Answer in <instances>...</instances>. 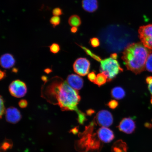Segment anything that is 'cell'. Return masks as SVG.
I'll list each match as a JSON object with an SVG mask.
<instances>
[{
  "label": "cell",
  "mask_w": 152,
  "mask_h": 152,
  "mask_svg": "<svg viewBox=\"0 0 152 152\" xmlns=\"http://www.w3.org/2000/svg\"><path fill=\"white\" fill-rule=\"evenodd\" d=\"M145 127L149 129L152 128V124L149 123H147L145 124Z\"/></svg>",
  "instance_id": "cell-32"
},
{
  "label": "cell",
  "mask_w": 152,
  "mask_h": 152,
  "mask_svg": "<svg viewBox=\"0 0 152 152\" xmlns=\"http://www.w3.org/2000/svg\"><path fill=\"white\" fill-rule=\"evenodd\" d=\"M0 79H1V80L2 79L4 78L5 77L6 75V73L5 72H3L1 70V72H0Z\"/></svg>",
  "instance_id": "cell-28"
},
{
  "label": "cell",
  "mask_w": 152,
  "mask_h": 152,
  "mask_svg": "<svg viewBox=\"0 0 152 152\" xmlns=\"http://www.w3.org/2000/svg\"><path fill=\"white\" fill-rule=\"evenodd\" d=\"M9 88L11 94L16 98H22L27 93L26 83L19 80L12 81L9 85Z\"/></svg>",
  "instance_id": "cell-5"
},
{
  "label": "cell",
  "mask_w": 152,
  "mask_h": 152,
  "mask_svg": "<svg viewBox=\"0 0 152 152\" xmlns=\"http://www.w3.org/2000/svg\"><path fill=\"white\" fill-rule=\"evenodd\" d=\"M73 66L75 73L81 76H85L89 73L90 63L86 58H81L76 60Z\"/></svg>",
  "instance_id": "cell-6"
},
{
  "label": "cell",
  "mask_w": 152,
  "mask_h": 152,
  "mask_svg": "<svg viewBox=\"0 0 152 152\" xmlns=\"http://www.w3.org/2000/svg\"><path fill=\"white\" fill-rule=\"evenodd\" d=\"M111 95L113 98L117 100H120L124 97L125 92L122 87H116L112 89Z\"/></svg>",
  "instance_id": "cell-14"
},
{
  "label": "cell",
  "mask_w": 152,
  "mask_h": 152,
  "mask_svg": "<svg viewBox=\"0 0 152 152\" xmlns=\"http://www.w3.org/2000/svg\"><path fill=\"white\" fill-rule=\"evenodd\" d=\"M82 5L83 9L89 12H94L98 8L97 0H83Z\"/></svg>",
  "instance_id": "cell-13"
},
{
  "label": "cell",
  "mask_w": 152,
  "mask_h": 152,
  "mask_svg": "<svg viewBox=\"0 0 152 152\" xmlns=\"http://www.w3.org/2000/svg\"><path fill=\"white\" fill-rule=\"evenodd\" d=\"M90 43L91 46L94 48L98 47L100 44L99 39L96 37L91 39H90Z\"/></svg>",
  "instance_id": "cell-21"
},
{
  "label": "cell",
  "mask_w": 152,
  "mask_h": 152,
  "mask_svg": "<svg viewBox=\"0 0 152 152\" xmlns=\"http://www.w3.org/2000/svg\"><path fill=\"white\" fill-rule=\"evenodd\" d=\"M66 81L70 86L77 91L80 90L83 86V79L80 76L75 74L68 75Z\"/></svg>",
  "instance_id": "cell-11"
},
{
  "label": "cell",
  "mask_w": 152,
  "mask_h": 152,
  "mask_svg": "<svg viewBox=\"0 0 152 152\" xmlns=\"http://www.w3.org/2000/svg\"><path fill=\"white\" fill-rule=\"evenodd\" d=\"M15 60L12 55L10 54H3L1 57V64L2 67L9 69L15 65Z\"/></svg>",
  "instance_id": "cell-12"
},
{
  "label": "cell",
  "mask_w": 152,
  "mask_h": 152,
  "mask_svg": "<svg viewBox=\"0 0 152 152\" xmlns=\"http://www.w3.org/2000/svg\"><path fill=\"white\" fill-rule=\"evenodd\" d=\"M1 118L2 116L3 115L4 113H5V107L4 106V101L2 98V97L1 96Z\"/></svg>",
  "instance_id": "cell-25"
},
{
  "label": "cell",
  "mask_w": 152,
  "mask_h": 152,
  "mask_svg": "<svg viewBox=\"0 0 152 152\" xmlns=\"http://www.w3.org/2000/svg\"><path fill=\"white\" fill-rule=\"evenodd\" d=\"M136 127L135 123L130 118L123 119L118 126L120 131L127 134H131L134 132Z\"/></svg>",
  "instance_id": "cell-8"
},
{
  "label": "cell",
  "mask_w": 152,
  "mask_h": 152,
  "mask_svg": "<svg viewBox=\"0 0 152 152\" xmlns=\"http://www.w3.org/2000/svg\"><path fill=\"white\" fill-rule=\"evenodd\" d=\"M42 80L45 82H46L48 81L47 77L45 76H43L42 77Z\"/></svg>",
  "instance_id": "cell-35"
},
{
  "label": "cell",
  "mask_w": 152,
  "mask_h": 152,
  "mask_svg": "<svg viewBox=\"0 0 152 152\" xmlns=\"http://www.w3.org/2000/svg\"><path fill=\"white\" fill-rule=\"evenodd\" d=\"M151 104H152V98H151Z\"/></svg>",
  "instance_id": "cell-36"
},
{
  "label": "cell",
  "mask_w": 152,
  "mask_h": 152,
  "mask_svg": "<svg viewBox=\"0 0 152 152\" xmlns=\"http://www.w3.org/2000/svg\"><path fill=\"white\" fill-rule=\"evenodd\" d=\"M77 31L78 28L77 27L74 26V27H72L71 28V31L72 33H77Z\"/></svg>",
  "instance_id": "cell-29"
},
{
  "label": "cell",
  "mask_w": 152,
  "mask_h": 152,
  "mask_svg": "<svg viewBox=\"0 0 152 152\" xmlns=\"http://www.w3.org/2000/svg\"><path fill=\"white\" fill-rule=\"evenodd\" d=\"M151 53L142 42L133 43L125 48L122 58L127 69L137 75L145 70L146 61Z\"/></svg>",
  "instance_id": "cell-2"
},
{
  "label": "cell",
  "mask_w": 152,
  "mask_h": 152,
  "mask_svg": "<svg viewBox=\"0 0 152 152\" xmlns=\"http://www.w3.org/2000/svg\"><path fill=\"white\" fill-rule=\"evenodd\" d=\"M107 106L112 109H115L118 106V102L116 100H113L108 102Z\"/></svg>",
  "instance_id": "cell-22"
},
{
  "label": "cell",
  "mask_w": 152,
  "mask_h": 152,
  "mask_svg": "<svg viewBox=\"0 0 152 152\" xmlns=\"http://www.w3.org/2000/svg\"><path fill=\"white\" fill-rule=\"evenodd\" d=\"M96 76L95 72H91L88 75V78L91 82L94 83L96 78Z\"/></svg>",
  "instance_id": "cell-26"
},
{
  "label": "cell",
  "mask_w": 152,
  "mask_h": 152,
  "mask_svg": "<svg viewBox=\"0 0 152 152\" xmlns=\"http://www.w3.org/2000/svg\"><path fill=\"white\" fill-rule=\"evenodd\" d=\"M148 88H149L150 92H151V94L152 95V80L149 83V85H148Z\"/></svg>",
  "instance_id": "cell-30"
},
{
  "label": "cell",
  "mask_w": 152,
  "mask_h": 152,
  "mask_svg": "<svg viewBox=\"0 0 152 152\" xmlns=\"http://www.w3.org/2000/svg\"><path fill=\"white\" fill-rule=\"evenodd\" d=\"M138 32L141 42L147 48L152 49V24L140 26Z\"/></svg>",
  "instance_id": "cell-4"
},
{
  "label": "cell",
  "mask_w": 152,
  "mask_h": 152,
  "mask_svg": "<svg viewBox=\"0 0 152 152\" xmlns=\"http://www.w3.org/2000/svg\"><path fill=\"white\" fill-rule=\"evenodd\" d=\"M100 62V71L107 77V82L111 81L123 71L118 61L111 57L101 60Z\"/></svg>",
  "instance_id": "cell-3"
},
{
  "label": "cell",
  "mask_w": 152,
  "mask_h": 152,
  "mask_svg": "<svg viewBox=\"0 0 152 152\" xmlns=\"http://www.w3.org/2000/svg\"><path fill=\"white\" fill-rule=\"evenodd\" d=\"M78 115V118L79 123L80 124H83L86 120L85 114L81 112L80 111L77 113Z\"/></svg>",
  "instance_id": "cell-23"
},
{
  "label": "cell",
  "mask_w": 152,
  "mask_h": 152,
  "mask_svg": "<svg viewBox=\"0 0 152 152\" xmlns=\"http://www.w3.org/2000/svg\"><path fill=\"white\" fill-rule=\"evenodd\" d=\"M50 52L53 54H56L58 53L60 50V45L58 44L54 43L49 46Z\"/></svg>",
  "instance_id": "cell-20"
},
{
  "label": "cell",
  "mask_w": 152,
  "mask_h": 152,
  "mask_svg": "<svg viewBox=\"0 0 152 152\" xmlns=\"http://www.w3.org/2000/svg\"><path fill=\"white\" fill-rule=\"evenodd\" d=\"M43 87L42 94L43 98L51 103L58 104L64 110L78 113L77 105L81 100L79 92L64 81L56 77L47 81Z\"/></svg>",
  "instance_id": "cell-1"
},
{
  "label": "cell",
  "mask_w": 152,
  "mask_h": 152,
  "mask_svg": "<svg viewBox=\"0 0 152 152\" xmlns=\"http://www.w3.org/2000/svg\"><path fill=\"white\" fill-rule=\"evenodd\" d=\"M94 113V110L92 109L88 110L87 111V115H92Z\"/></svg>",
  "instance_id": "cell-31"
},
{
  "label": "cell",
  "mask_w": 152,
  "mask_h": 152,
  "mask_svg": "<svg viewBox=\"0 0 152 152\" xmlns=\"http://www.w3.org/2000/svg\"><path fill=\"white\" fill-rule=\"evenodd\" d=\"M107 81V77L104 74L101 73L98 74L97 75L96 80L94 83L98 86L100 87L105 84Z\"/></svg>",
  "instance_id": "cell-16"
},
{
  "label": "cell",
  "mask_w": 152,
  "mask_h": 152,
  "mask_svg": "<svg viewBox=\"0 0 152 152\" xmlns=\"http://www.w3.org/2000/svg\"><path fill=\"white\" fill-rule=\"evenodd\" d=\"M79 46H80L86 52L87 54L89 55L90 56L92 57L95 60L99 62L101 61V59L99 56H97L96 55L94 54V53L91 52V51L89 50L87 48H86L83 46H81V45H80Z\"/></svg>",
  "instance_id": "cell-18"
},
{
  "label": "cell",
  "mask_w": 152,
  "mask_h": 152,
  "mask_svg": "<svg viewBox=\"0 0 152 152\" xmlns=\"http://www.w3.org/2000/svg\"><path fill=\"white\" fill-rule=\"evenodd\" d=\"M111 58L114 59L116 60L118 56L117 54L114 53V54H112L111 55Z\"/></svg>",
  "instance_id": "cell-33"
},
{
  "label": "cell",
  "mask_w": 152,
  "mask_h": 152,
  "mask_svg": "<svg viewBox=\"0 0 152 152\" xmlns=\"http://www.w3.org/2000/svg\"><path fill=\"white\" fill-rule=\"evenodd\" d=\"M68 23L72 27H78L81 24V18L77 15H74L70 17L68 20Z\"/></svg>",
  "instance_id": "cell-15"
},
{
  "label": "cell",
  "mask_w": 152,
  "mask_h": 152,
  "mask_svg": "<svg viewBox=\"0 0 152 152\" xmlns=\"http://www.w3.org/2000/svg\"><path fill=\"white\" fill-rule=\"evenodd\" d=\"M145 69L147 71L152 72V54L151 53L149 55L146 61Z\"/></svg>",
  "instance_id": "cell-17"
},
{
  "label": "cell",
  "mask_w": 152,
  "mask_h": 152,
  "mask_svg": "<svg viewBox=\"0 0 152 152\" xmlns=\"http://www.w3.org/2000/svg\"><path fill=\"white\" fill-rule=\"evenodd\" d=\"M50 23L53 26V27L59 25L61 22V18L59 17L54 16L51 18L50 20Z\"/></svg>",
  "instance_id": "cell-19"
},
{
  "label": "cell",
  "mask_w": 152,
  "mask_h": 152,
  "mask_svg": "<svg viewBox=\"0 0 152 152\" xmlns=\"http://www.w3.org/2000/svg\"><path fill=\"white\" fill-rule=\"evenodd\" d=\"M51 70L50 69H49V68H47V69L45 70V73L48 74L49 73H50V72H51Z\"/></svg>",
  "instance_id": "cell-34"
},
{
  "label": "cell",
  "mask_w": 152,
  "mask_h": 152,
  "mask_svg": "<svg viewBox=\"0 0 152 152\" xmlns=\"http://www.w3.org/2000/svg\"><path fill=\"white\" fill-rule=\"evenodd\" d=\"M97 132L98 138L104 143H109L115 138L113 131L107 127H101L98 129Z\"/></svg>",
  "instance_id": "cell-9"
},
{
  "label": "cell",
  "mask_w": 152,
  "mask_h": 152,
  "mask_svg": "<svg viewBox=\"0 0 152 152\" xmlns=\"http://www.w3.org/2000/svg\"><path fill=\"white\" fill-rule=\"evenodd\" d=\"M19 106L22 108H26L28 105V102L26 100L22 99L19 102Z\"/></svg>",
  "instance_id": "cell-27"
},
{
  "label": "cell",
  "mask_w": 152,
  "mask_h": 152,
  "mask_svg": "<svg viewBox=\"0 0 152 152\" xmlns=\"http://www.w3.org/2000/svg\"><path fill=\"white\" fill-rule=\"evenodd\" d=\"M52 13L54 16H58L63 14L62 10L59 7H56L53 9Z\"/></svg>",
  "instance_id": "cell-24"
},
{
  "label": "cell",
  "mask_w": 152,
  "mask_h": 152,
  "mask_svg": "<svg viewBox=\"0 0 152 152\" xmlns=\"http://www.w3.org/2000/svg\"><path fill=\"white\" fill-rule=\"evenodd\" d=\"M21 117L20 112L16 108L10 107L5 111L6 119L9 123H16L20 121Z\"/></svg>",
  "instance_id": "cell-10"
},
{
  "label": "cell",
  "mask_w": 152,
  "mask_h": 152,
  "mask_svg": "<svg viewBox=\"0 0 152 152\" xmlns=\"http://www.w3.org/2000/svg\"><path fill=\"white\" fill-rule=\"evenodd\" d=\"M96 121L99 125L102 127H108L113 123V117L111 113L106 110L99 112L96 117Z\"/></svg>",
  "instance_id": "cell-7"
}]
</instances>
